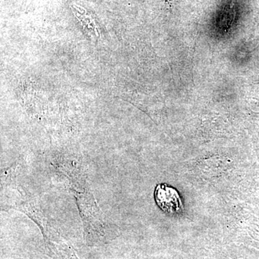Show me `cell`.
I'll list each match as a JSON object with an SVG mask.
<instances>
[{"label":"cell","instance_id":"obj_1","mask_svg":"<svg viewBox=\"0 0 259 259\" xmlns=\"http://www.w3.org/2000/svg\"><path fill=\"white\" fill-rule=\"evenodd\" d=\"M154 198L160 209L167 214H176L183 207L178 191L166 184L156 186Z\"/></svg>","mask_w":259,"mask_h":259}]
</instances>
